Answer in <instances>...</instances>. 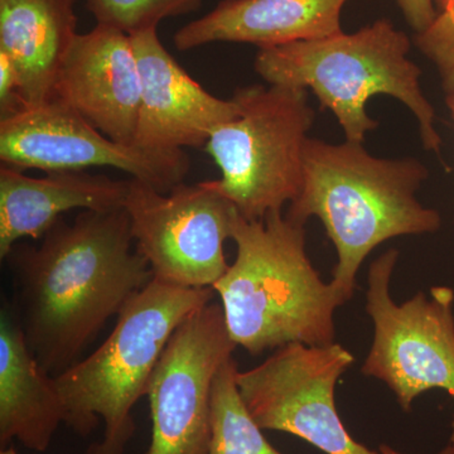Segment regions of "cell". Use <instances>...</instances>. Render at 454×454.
I'll return each instance as SVG.
<instances>
[{
	"mask_svg": "<svg viewBox=\"0 0 454 454\" xmlns=\"http://www.w3.org/2000/svg\"><path fill=\"white\" fill-rule=\"evenodd\" d=\"M134 244L124 207L83 210L71 225L57 221L40 247L16 245L8 254L12 309L51 376L76 364L106 322L153 280Z\"/></svg>",
	"mask_w": 454,
	"mask_h": 454,
	"instance_id": "obj_1",
	"label": "cell"
},
{
	"mask_svg": "<svg viewBox=\"0 0 454 454\" xmlns=\"http://www.w3.org/2000/svg\"><path fill=\"white\" fill-rule=\"evenodd\" d=\"M428 177L418 158L375 157L363 143L309 138L303 184L286 217L322 221L337 253L333 282L352 297L361 265L379 245L441 229V214L417 199Z\"/></svg>",
	"mask_w": 454,
	"mask_h": 454,
	"instance_id": "obj_2",
	"label": "cell"
},
{
	"mask_svg": "<svg viewBox=\"0 0 454 454\" xmlns=\"http://www.w3.org/2000/svg\"><path fill=\"white\" fill-rule=\"evenodd\" d=\"M236 259L214 284L230 337L249 354L288 343H334V312L351 300L325 283L306 252V225L271 212L262 220L236 215Z\"/></svg>",
	"mask_w": 454,
	"mask_h": 454,
	"instance_id": "obj_3",
	"label": "cell"
},
{
	"mask_svg": "<svg viewBox=\"0 0 454 454\" xmlns=\"http://www.w3.org/2000/svg\"><path fill=\"white\" fill-rule=\"evenodd\" d=\"M411 49L408 35L382 18L354 33L259 49L255 71L269 85L312 92L349 142L364 143L379 127L367 114L370 98H396L417 119L424 149L441 157L435 109L420 85L422 70L409 59Z\"/></svg>",
	"mask_w": 454,
	"mask_h": 454,
	"instance_id": "obj_4",
	"label": "cell"
},
{
	"mask_svg": "<svg viewBox=\"0 0 454 454\" xmlns=\"http://www.w3.org/2000/svg\"><path fill=\"white\" fill-rule=\"evenodd\" d=\"M214 292L153 278L122 307L94 354L53 376L65 424L88 437L104 422L103 439L86 454H124L136 432L131 411L146 395L167 343L191 313L212 301Z\"/></svg>",
	"mask_w": 454,
	"mask_h": 454,
	"instance_id": "obj_5",
	"label": "cell"
},
{
	"mask_svg": "<svg viewBox=\"0 0 454 454\" xmlns=\"http://www.w3.org/2000/svg\"><path fill=\"white\" fill-rule=\"evenodd\" d=\"M232 98L238 115L212 131L205 145L221 170L210 184L244 219L259 221L300 196L316 113L309 91L291 86H247Z\"/></svg>",
	"mask_w": 454,
	"mask_h": 454,
	"instance_id": "obj_6",
	"label": "cell"
},
{
	"mask_svg": "<svg viewBox=\"0 0 454 454\" xmlns=\"http://www.w3.org/2000/svg\"><path fill=\"white\" fill-rule=\"evenodd\" d=\"M399 252L373 260L367 274L366 312L373 340L361 372L384 382L403 411L426 391L442 389L454 400V291L439 286L396 304L391 277Z\"/></svg>",
	"mask_w": 454,
	"mask_h": 454,
	"instance_id": "obj_7",
	"label": "cell"
},
{
	"mask_svg": "<svg viewBox=\"0 0 454 454\" xmlns=\"http://www.w3.org/2000/svg\"><path fill=\"white\" fill-rule=\"evenodd\" d=\"M124 208L136 247L157 279L212 288L226 273L223 243L231 239L239 212L210 181L181 184L164 193L131 178Z\"/></svg>",
	"mask_w": 454,
	"mask_h": 454,
	"instance_id": "obj_8",
	"label": "cell"
},
{
	"mask_svg": "<svg viewBox=\"0 0 454 454\" xmlns=\"http://www.w3.org/2000/svg\"><path fill=\"white\" fill-rule=\"evenodd\" d=\"M354 363L336 342L288 343L259 366L238 372L236 385L262 430L289 433L325 454H380L352 438L336 409L337 382Z\"/></svg>",
	"mask_w": 454,
	"mask_h": 454,
	"instance_id": "obj_9",
	"label": "cell"
},
{
	"mask_svg": "<svg viewBox=\"0 0 454 454\" xmlns=\"http://www.w3.org/2000/svg\"><path fill=\"white\" fill-rule=\"evenodd\" d=\"M235 348L219 304H205L179 325L146 391L152 413L146 454H208L212 387Z\"/></svg>",
	"mask_w": 454,
	"mask_h": 454,
	"instance_id": "obj_10",
	"label": "cell"
},
{
	"mask_svg": "<svg viewBox=\"0 0 454 454\" xmlns=\"http://www.w3.org/2000/svg\"><path fill=\"white\" fill-rule=\"evenodd\" d=\"M0 160L9 168L47 173L113 167L164 193L184 184L190 168L184 151L121 145L57 98L2 119Z\"/></svg>",
	"mask_w": 454,
	"mask_h": 454,
	"instance_id": "obj_11",
	"label": "cell"
},
{
	"mask_svg": "<svg viewBox=\"0 0 454 454\" xmlns=\"http://www.w3.org/2000/svg\"><path fill=\"white\" fill-rule=\"evenodd\" d=\"M140 92L139 66L129 35L98 25L74 38L53 98L110 139L136 145Z\"/></svg>",
	"mask_w": 454,
	"mask_h": 454,
	"instance_id": "obj_12",
	"label": "cell"
},
{
	"mask_svg": "<svg viewBox=\"0 0 454 454\" xmlns=\"http://www.w3.org/2000/svg\"><path fill=\"white\" fill-rule=\"evenodd\" d=\"M129 37L142 82L136 145L158 152L202 146L238 115L234 98L214 97L195 82L164 49L157 29Z\"/></svg>",
	"mask_w": 454,
	"mask_h": 454,
	"instance_id": "obj_13",
	"label": "cell"
},
{
	"mask_svg": "<svg viewBox=\"0 0 454 454\" xmlns=\"http://www.w3.org/2000/svg\"><path fill=\"white\" fill-rule=\"evenodd\" d=\"M348 0H223L214 11L175 35L179 51L215 42L252 43L259 49L315 41L342 31Z\"/></svg>",
	"mask_w": 454,
	"mask_h": 454,
	"instance_id": "obj_14",
	"label": "cell"
},
{
	"mask_svg": "<svg viewBox=\"0 0 454 454\" xmlns=\"http://www.w3.org/2000/svg\"><path fill=\"white\" fill-rule=\"evenodd\" d=\"M129 181L77 172L47 173L35 178L22 170H0V258L22 239H40L71 210L124 207Z\"/></svg>",
	"mask_w": 454,
	"mask_h": 454,
	"instance_id": "obj_15",
	"label": "cell"
},
{
	"mask_svg": "<svg viewBox=\"0 0 454 454\" xmlns=\"http://www.w3.org/2000/svg\"><path fill=\"white\" fill-rule=\"evenodd\" d=\"M76 23L74 0H0V52L16 70L26 107L55 98Z\"/></svg>",
	"mask_w": 454,
	"mask_h": 454,
	"instance_id": "obj_16",
	"label": "cell"
},
{
	"mask_svg": "<svg viewBox=\"0 0 454 454\" xmlns=\"http://www.w3.org/2000/svg\"><path fill=\"white\" fill-rule=\"evenodd\" d=\"M65 409L53 376L42 369L27 346L11 304L0 313V446L17 439L28 450L44 452Z\"/></svg>",
	"mask_w": 454,
	"mask_h": 454,
	"instance_id": "obj_17",
	"label": "cell"
},
{
	"mask_svg": "<svg viewBox=\"0 0 454 454\" xmlns=\"http://www.w3.org/2000/svg\"><path fill=\"white\" fill-rule=\"evenodd\" d=\"M238 372V364L231 357L215 378L208 454H283L269 443L247 411L236 385Z\"/></svg>",
	"mask_w": 454,
	"mask_h": 454,
	"instance_id": "obj_18",
	"label": "cell"
},
{
	"mask_svg": "<svg viewBox=\"0 0 454 454\" xmlns=\"http://www.w3.org/2000/svg\"><path fill=\"white\" fill-rule=\"evenodd\" d=\"M98 25L118 29L125 35L157 29L163 20L190 13L203 0H86Z\"/></svg>",
	"mask_w": 454,
	"mask_h": 454,
	"instance_id": "obj_19",
	"label": "cell"
},
{
	"mask_svg": "<svg viewBox=\"0 0 454 454\" xmlns=\"http://www.w3.org/2000/svg\"><path fill=\"white\" fill-rule=\"evenodd\" d=\"M414 43L419 52L434 65L442 89L454 94V0H450L437 20L426 32L415 35Z\"/></svg>",
	"mask_w": 454,
	"mask_h": 454,
	"instance_id": "obj_20",
	"label": "cell"
},
{
	"mask_svg": "<svg viewBox=\"0 0 454 454\" xmlns=\"http://www.w3.org/2000/svg\"><path fill=\"white\" fill-rule=\"evenodd\" d=\"M16 70L4 53L0 52V110L2 119L25 109Z\"/></svg>",
	"mask_w": 454,
	"mask_h": 454,
	"instance_id": "obj_21",
	"label": "cell"
},
{
	"mask_svg": "<svg viewBox=\"0 0 454 454\" xmlns=\"http://www.w3.org/2000/svg\"><path fill=\"white\" fill-rule=\"evenodd\" d=\"M406 23L415 35L426 32L438 17L434 0H395Z\"/></svg>",
	"mask_w": 454,
	"mask_h": 454,
	"instance_id": "obj_22",
	"label": "cell"
},
{
	"mask_svg": "<svg viewBox=\"0 0 454 454\" xmlns=\"http://www.w3.org/2000/svg\"><path fill=\"white\" fill-rule=\"evenodd\" d=\"M379 452H380V454H404L399 452V450H394L393 447L387 446V444H381V446L379 447ZM435 454H454V427L452 435H450L447 446L442 448V450Z\"/></svg>",
	"mask_w": 454,
	"mask_h": 454,
	"instance_id": "obj_23",
	"label": "cell"
},
{
	"mask_svg": "<svg viewBox=\"0 0 454 454\" xmlns=\"http://www.w3.org/2000/svg\"><path fill=\"white\" fill-rule=\"evenodd\" d=\"M446 106H447L448 113H450V121H452V124L454 127V94L447 95ZM453 223H454V215H453Z\"/></svg>",
	"mask_w": 454,
	"mask_h": 454,
	"instance_id": "obj_24",
	"label": "cell"
},
{
	"mask_svg": "<svg viewBox=\"0 0 454 454\" xmlns=\"http://www.w3.org/2000/svg\"><path fill=\"white\" fill-rule=\"evenodd\" d=\"M434 3L439 13V12L443 11V9L446 8L448 4H450V0H434Z\"/></svg>",
	"mask_w": 454,
	"mask_h": 454,
	"instance_id": "obj_25",
	"label": "cell"
},
{
	"mask_svg": "<svg viewBox=\"0 0 454 454\" xmlns=\"http://www.w3.org/2000/svg\"><path fill=\"white\" fill-rule=\"evenodd\" d=\"M0 454H20L17 452L16 450H14L13 447L8 446L2 448V450H0Z\"/></svg>",
	"mask_w": 454,
	"mask_h": 454,
	"instance_id": "obj_26",
	"label": "cell"
}]
</instances>
